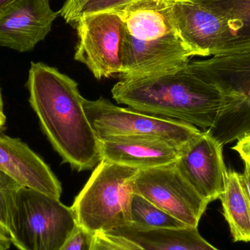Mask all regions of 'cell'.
<instances>
[{
  "label": "cell",
  "instance_id": "cell-1",
  "mask_svg": "<svg viewBox=\"0 0 250 250\" xmlns=\"http://www.w3.org/2000/svg\"><path fill=\"white\" fill-rule=\"evenodd\" d=\"M29 101L55 151L78 171L96 167L101 141L84 110L78 83L55 67L32 62L27 80Z\"/></svg>",
  "mask_w": 250,
  "mask_h": 250
},
{
  "label": "cell",
  "instance_id": "cell-2",
  "mask_svg": "<svg viewBox=\"0 0 250 250\" xmlns=\"http://www.w3.org/2000/svg\"><path fill=\"white\" fill-rule=\"evenodd\" d=\"M119 104L134 111L211 129L218 117L221 95L217 88L185 68L165 76L121 80L111 90Z\"/></svg>",
  "mask_w": 250,
  "mask_h": 250
},
{
  "label": "cell",
  "instance_id": "cell-3",
  "mask_svg": "<svg viewBox=\"0 0 250 250\" xmlns=\"http://www.w3.org/2000/svg\"><path fill=\"white\" fill-rule=\"evenodd\" d=\"M188 67L221 95L218 117L207 131L223 146L250 133V53L195 60Z\"/></svg>",
  "mask_w": 250,
  "mask_h": 250
},
{
  "label": "cell",
  "instance_id": "cell-4",
  "mask_svg": "<svg viewBox=\"0 0 250 250\" xmlns=\"http://www.w3.org/2000/svg\"><path fill=\"white\" fill-rule=\"evenodd\" d=\"M138 171L101 160L71 207L78 226L93 235L129 226L132 181Z\"/></svg>",
  "mask_w": 250,
  "mask_h": 250
},
{
  "label": "cell",
  "instance_id": "cell-5",
  "mask_svg": "<svg viewBox=\"0 0 250 250\" xmlns=\"http://www.w3.org/2000/svg\"><path fill=\"white\" fill-rule=\"evenodd\" d=\"M77 226L71 207L23 188L12 210L7 233L19 250H61Z\"/></svg>",
  "mask_w": 250,
  "mask_h": 250
},
{
  "label": "cell",
  "instance_id": "cell-6",
  "mask_svg": "<svg viewBox=\"0 0 250 250\" xmlns=\"http://www.w3.org/2000/svg\"><path fill=\"white\" fill-rule=\"evenodd\" d=\"M84 110L99 140L111 136H154L182 148L202 132L182 122L120 108L104 98L85 99Z\"/></svg>",
  "mask_w": 250,
  "mask_h": 250
},
{
  "label": "cell",
  "instance_id": "cell-7",
  "mask_svg": "<svg viewBox=\"0 0 250 250\" xmlns=\"http://www.w3.org/2000/svg\"><path fill=\"white\" fill-rule=\"evenodd\" d=\"M78 42L74 59L98 80L122 71L124 22L115 12L82 16L74 23Z\"/></svg>",
  "mask_w": 250,
  "mask_h": 250
},
{
  "label": "cell",
  "instance_id": "cell-8",
  "mask_svg": "<svg viewBox=\"0 0 250 250\" xmlns=\"http://www.w3.org/2000/svg\"><path fill=\"white\" fill-rule=\"evenodd\" d=\"M132 189L133 194L141 195L188 227L198 228L208 205L175 163L138 170L132 181Z\"/></svg>",
  "mask_w": 250,
  "mask_h": 250
},
{
  "label": "cell",
  "instance_id": "cell-9",
  "mask_svg": "<svg viewBox=\"0 0 250 250\" xmlns=\"http://www.w3.org/2000/svg\"><path fill=\"white\" fill-rule=\"evenodd\" d=\"M172 19L179 36L195 57L240 54L229 21L197 0H175Z\"/></svg>",
  "mask_w": 250,
  "mask_h": 250
},
{
  "label": "cell",
  "instance_id": "cell-10",
  "mask_svg": "<svg viewBox=\"0 0 250 250\" xmlns=\"http://www.w3.org/2000/svg\"><path fill=\"white\" fill-rule=\"evenodd\" d=\"M193 57L195 54L180 36L145 41L125 31L119 77L121 80H132L176 73L185 68Z\"/></svg>",
  "mask_w": 250,
  "mask_h": 250
},
{
  "label": "cell",
  "instance_id": "cell-11",
  "mask_svg": "<svg viewBox=\"0 0 250 250\" xmlns=\"http://www.w3.org/2000/svg\"><path fill=\"white\" fill-rule=\"evenodd\" d=\"M223 147L208 131H203L181 149L175 163L182 176L208 204L220 199L224 192L227 167Z\"/></svg>",
  "mask_w": 250,
  "mask_h": 250
},
{
  "label": "cell",
  "instance_id": "cell-12",
  "mask_svg": "<svg viewBox=\"0 0 250 250\" xmlns=\"http://www.w3.org/2000/svg\"><path fill=\"white\" fill-rule=\"evenodd\" d=\"M59 15L49 0H16L0 11V46L32 51L51 32Z\"/></svg>",
  "mask_w": 250,
  "mask_h": 250
},
{
  "label": "cell",
  "instance_id": "cell-13",
  "mask_svg": "<svg viewBox=\"0 0 250 250\" xmlns=\"http://www.w3.org/2000/svg\"><path fill=\"white\" fill-rule=\"evenodd\" d=\"M0 170L29 189L61 197V183L49 166L19 138L0 134Z\"/></svg>",
  "mask_w": 250,
  "mask_h": 250
},
{
  "label": "cell",
  "instance_id": "cell-14",
  "mask_svg": "<svg viewBox=\"0 0 250 250\" xmlns=\"http://www.w3.org/2000/svg\"><path fill=\"white\" fill-rule=\"evenodd\" d=\"M100 141L102 160L138 170L173 164L182 149L154 136H111Z\"/></svg>",
  "mask_w": 250,
  "mask_h": 250
},
{
  "label": "cell",
  "instance_id": "cell-15",
  "mask_svg": "<svg viewBox=\"0 0 250 250\" xmlns=\"http://www.w3.org/2000/svg\"><path fill=\"white\" fill-rule=\"evenodd\" d=\"M175 0H132L115 10L124 22L125 31L141 41L179 36L172 19Z\"/></svg>",
  "mask_w": 250,
  "mask_h": 250
},
{
  "label": "cell",
  "instance_id": "cell-16",
  "mask_svg": "<svg viewBox=\"0 0 250 250\" xmlns=\"http://www.w3.org/2000/svg\"><path fill=\"white\" fill-rule=\"evenodd\" d=\"M107 233L131 250H219L201 236L198 228L140 230L126 226Z\"/></svg>",
  "mask_w": 250,
  "mask_h": 250
},
{
  "label": "cell",
  "instance_id": "cell-17",
  "mask_svg": "<svg viewBox=\"0 0 250 250\" xmlns=\"http://www.w3.org/2000/svg\"><path fill=\"white\" fill-rule=\"evenodd\" d=\"M220 200L233 241L250 242V201L241 173L227 169Z\"/></svg>",
  "mask_w": 250,
  "mask_h": 250
},
{
  "label": "cell",
  "instance_id": "cell-18",
  "mask_svg": "<svg viewBox=\"0 0 250 250\" xmlns=\"http://www.w3.org/2000/svg\"><path fill=\"white\" fill-rule=\"evenodd\" d=\"M197 1L227 19L236 34L240 54L250 53V0Z\"/></svg>",
  "mask_w": 250,
  "mask_h": 250
},
{
  "label": "cell",
  "instance_id": "cell-19",
  "mask_svg": "<svg viewBox=\"0 0 250 250\" xmlns=\"http://www.w3.org/2000/svg\"><path fill=\"white\" fill-rule=\"evenodd\" d=\"M129 226L140 230L188 227L137 194L132 195L131 201Z\"/></svg>",
  "mask_w": 250,
  "mask_h": 250
},
{
  "label": "cell",
  "instance_id": "cell-20",
  "mask_svg": "<svg viewBox=\"0 0 250 250\" xmlns=\"http://www.w3.org/2000/svg\"><path fill=\"white\" fill-rule=\"evenodd\" d=\"M132 0H66L60 15L66 23L74 24L82 16L114 12Z\"/></svg>",
  "mask_w": 250,
  "mask_h": 250
},
{
  "label": "cell",
  "instance_id": "cell-21",
  "mask_svg": "<svg viewBox=\"0 0 250 250\" xmlns=\"http://www.w3.org/2000/svg\"><path fill=\"white\" fill-rule=\"evenodd\" d=\"M23 188L24 187L11 176L0 170V226L7 234L10 214L18 195Z\"/></svg>",
  "mask_w": 250,
  "mask_h": 250
},
{
  "label": "cell",
  "instance_id": "cell-22",
  "mask_svg": "<svg viewBox=\"0 0 250 250\" xmlns=\"http://www.w3.org/2000/svg\"><path fill=\"white\" fill-rule=\"evenodd\" d=\"M94 235L78 226L61 250H90Z\"/></svg>",
  "mask_w": 250,
  "mask_h": 250
},
{
  "label": "cell",
  "instance_id": "cell-23",
  "mask_svg": "<svg viewBox=\"0 0 250 250\" xmlns=\"http://www.w3.org/2000/svg\"><path fill=\"white\" fill-rule=\"evenodd\" d=\"M90 250H131L117 236L107 233L94 235Z\"/></svg>",
  "mask_w": 250,
  "mask_h": 250
},
{
  "label": "cell",
  "instance_id": "cell-24",
  "mask_svg": "<svg viewBox=\"0 0 250 250\" xmlns=\"http://www.w3.org/2000/svg\"><path fill=\"white\" fill-rule=\"evenodd\" d=\"M232 148L239 154L244 162L250 163V133L238 139Z\"/></svg>",
  "mask_w": 250,
  "mask_h": 250
},
{
  "label": "cell",
  "instance_id": "cell-25",
  "mask_svg": "<svg viewBox=\"0 0 250 250\" xmlns=\"http://www.w3.org/2000/svg\"><path fill=\"white\" fill-rule=\"evenodd\" d=\"M244 163H245V170L242 174V180H243L245 191L250 201V163L248 162H244Z\"/></svg>",
  "mask_w": 250,
  "mask_h": 250
},
{
  "label": "cell",
  "instance_id": "cell-26",
  "mask_svg": "<svg viewBox=\"0 0 250 250\" xmlns=\"http://www.w3.org/2000/svg\"><path fill=\"white\" fill-rule=\"evenodd\" d=\"M11 244L10 236L0 226V250H8Z\"/></svg>",
  "mask_w": 250,
  "mask_h": 250
},
{
  "label": "cell",
  "instance_id": "cell-27",
  "mask_svg": "<svg viewBox=\"0 0 250 250\" xmlns=\"http://www.w3.org/2000/svg\"><path fill=\"white\" fill-rule=\"evenodd\" d=\"M16 0H0V11L5 8L9 4L14 2Z\"/></svg>",
  "mask_w": 250,
  "mask_h": 250
},
{
  "label": "cell",
  "instance_id": "cell-28",
  "mask_svg": "<svg viewBox=\"0 0 250 250\" xmlns=\"http://www.w3.org/2000/svg\"><path fill=\"white\" fill-rule=\"evenodd\" d=\"M6 116L4 113L0 112V128L2 127L5 124Z\"/></svg>",
  "mask_w": 250,
  "mask_h": 250
},
{
  "label": "cell",
  "instance_id": "cell-29",
  "mask_svg": "<svg viewBox=\"0 0 250 250\" xmlns=\"http://www.w3.org/2000/svg\"><path fill=\"white\" fill-rule=\"evenodd\" d=\"M0 112L4 113V104H3L2 97H1V89H0Z\"/></svg>",
  "mask_w": 250,
  "mask_h": 250
}]
</instances>
